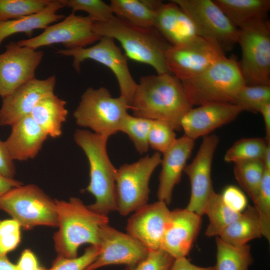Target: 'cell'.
<instances>
[{
  "label": "cell",
  "mask_w": 270,
  "mask_h": 270,
  "mask_svg": "<svg viewBox=\"0 0 270 270\" xmlns=\"http://www.w3.org/2000/svg\"><path fill=\"white\" fill-rule=\"evenodd\" d=\"M21 226L14 219L0 220V256L16 248L20 242Z\"/></svg>",
  "instance_id": "cell-41"
},
{
  "label": "cell",
  "mask_w": 270,
  "mask_h": 270,
  "mask_svg": "<svg viewBox=\"0 0 270 270\" xmlns=\"http://www.w3.org/2000/svg\"><path fill=\"white\" fill-rule=\"evenodd\" d=\"M55 202L58 230L53 238L58 256L75 258L81 245L98 246L99 230L101 226L108 224V216L92 211L79 198Z\"/></svg>",
  "instance_id": "cell-2"
},
{
  "label": "cell",
  "mask_w": 270,
  "mask_h": 270,
  "mask_svg": "<svg viewBox=\"0 0 270 270\" xmlns=\"http://www.w3.org/2000/svg\"><path fill=\"white\" fill-rule=\"evenodd\" d=\"M264 170L261 160L234 164V173L235 178L252 200L256 196Z\"/></svg>",
  "instance_id": "cell-31"
},
{
  "label": "cell",
  "mask_w": 270,
  "mask_h": 270,
  "mask_svg": "<svg viewBox=\"0 0 270 270\" xmlns=\"http://www.w3.org/2000/svg\"><path fill=\"white\" fill-rule=\"evenodd\" d=\"M181 82L193 106L234 104L246 84L239 62L226 56L198 76Z\"/></svg>",
  "instance_id": "cell-5"
},
{
  "label": "cell",
  "mask_w": 270,
  "mask_h": 270,
  "mask_svg": "<svg viewBox=\"0 0 270 270\" xmlns=\"http://www.w3.org/2000/svg\"><path fill=\"white\" fill-rule=\"evenodd\" d=\"M94 22L88 16L72 12L61 22L46 28L40 34L16 42L34 50L55 44H62L68 50L85 48L102 38L94 32Z\"/></svg>",
  "instance_id": "cell-13"
},
{
  "label": "cell",
  "mask_w": 270,
  "mask_h": 270,
  "mask_svg": "<svg viewBox=\"0 0 270 270\" xmlns=\"http://www.w3.org/2000/svg\"><path fill=\"white\" fill-rule=\"evenodd\" d=\"M23 184L14 178H9L0 174V197L11 189L22 185Z\"/></svg>",
  "instance_id": "cell-46"
},
{
  "label": "cell",
  "mask_w": 270,
  "mask_h": 270,
  "mask_svg": "<svg viewBox=\"0 0 270 270\" xmlns=\"http://www.w3.org/2000/svg\"><path fill=\"white\" fill-rule=\"evenodd\" d=\"M0 270H16V264L11 262L6 256H0Z\"/></svg>",
  "instance_id": "cell-48"
},
{
  "label": "cell",
  "mask_w": 270,
  "mask_h": 270,
  "mask_svg": "<svg viewBox=\"0 0 270 270\" xmlns=\"http://www.w3.org/2000/svg\"><path fill=\"white\" fill-rule=\"evenodd\" d=\"M194 146V140L184 135L176 138L163 153L157 196L167 205L172 202L173 190L180 180Z\"/></svg>",
  "instance_id": "cell-22"
},
{
  "label": "cell",
  "mask_w": 270,
  "mask_h": 270,
  "mask_svg": "<svg viewBox=\"0 0 270 270\" xmlns=\"http://www.w3.org/2000/svg\"><path fill=\"white\" fill-rule=\"evenodd\" d=\"M16 270H46L39 264L34 253L30 249H25L21 254L18 263Z\"/></svg>",
  "instance_id": "cell-44"
},
{
  "label": "cell",
  "mask_w": 270,
  "mask_h": 270,
  "mask_svg": "<svg viewBox=\"0 0 270 270\" xmlns=\"http://www.w3.org/2000/svg\"><path fill=\"white\" fill-rule=\"evenodd\" d=\"M64 7L72 8V12L84 11L94 22H104L114 14L110 4L101 0H60Z\"/></svg>",
  "instance_id": "cell-37"
},
{
  "label": "cell",
  "mask_w": 270,
  "mask_h": 270,
  "mask_svg": "<svg viewBox=\"0 0 270 270\" xmlns=\"http://www.w3.org/2000/svg\"><path fill=\"white\" fill-rule=\"evenodd\" d=\"M66 103L52 93L40 100L30 116L48 136L57 138L62 134V124L68 114Z\"/></svg>",
  "instance_id": "cell-25"
},
{
  "label": "cell",
  "mask_w": 270,
  "mask_h": 270,
  "mask_svg": "<svg viewBox=\"0 0 270 270\" xmlns=\"http://www.w3.org/2000/svg\"><path fill=\"white\" fill-rule=\"evenodd\" d=\"M228 208L224 202L221 194L215 192L208 199L204 210L209 224L205 234L208 237L219 236L224 230L240 214Z\"/></svg>",
  "instance_id": "cell-30"
},
{
  "label": "cell",
  "mask_w": 270,
  "mask_h": 270,
  "mask_svg": "<svg viewBox=\"0 0 270 270\" xmlns=\"http://www.w3.org/2000/svg\"><path fill=\"white\" fill-rule=\"evenodd\" d=\"M167 206L158 200L136 210L128 220L127 234L148 250L160 248L170 212Z\"/></svg>",
  "instance_id": "cell-18"
},
{
  "label": "cell",
  "mask_w": 270,
  "mask_h": 270,
  "mask_svg": "<svg viewBox=\"0 0 270 270\" xmlns=\"http://www.w3.org/2000/svg\"><path fill=\"white\" fill-rule=\"evenodd\" d=\"M0 210L11 216L24 230L38 226H58L55 200L34 184L14 188L1 196Z\"/></svg>",
  "instance_id": "cell-7"
},
{
  "label": "cell",
  "mask_w": 270,
  "mask_h": 270,
  "mask_svg": "<svg viewBox=\"0 0 270 270\" xmlns=\"http://www.w3.org/2000/svg\"><path fill=\"white\" fill-rule=\"evenodd\" d=\"M262 232L260 218L254 207L246 206L244 212L229 224L218 236L224 242L236 246L246 244L260 238Z\"/></svg>",
  "instance_id": "cell-27"
},
{
  "label": "cell",
  "mask_w": 270,
  "mask_h": 270,
  "mask_svg": "<svg viewBox=\"0 0 270 270\" xmlns=\"http://www.w3.org/2000/svg\"><path fill=\"white\" fill-rule=\"evenodd\" d=\"M11 126V132L4 142L12 159L23 161L34 158L48 135L30 115Z\"/></svg>",
  "instance_id": "cell-23"
},
{
  "label": "cell",
  "mask_w": 270,
  "mask_h": 270,
  "mask_svg": "<svg viewBox=\"0 0 270 270\" xmlns=\"http://www.w3.org/2000/svg\"><path fill=\"white\" fill-rule=\"evenodd\" d=\"M201 216L184 209L170 211L161 248L174 258L186 257L199 232Z\"/></svg>",
  "instance_id": "cell-20"
},
{
  "label": "cell",
  "mask_w": 270,
  "mask_h": 270,
  "mask_svg": "<svg viewBox=\"0 0 270 270\" xmlns=\"http://www.w3.org/2000/svg\"><path fill=\"white\" fill-rule=\"evenodd\" d=\"M220 194L225 204L234 212H242L247 206L246 196L236 186H228Z\"/></svg>",
  "instance_id": "cell-42"
},
{
  "label": "cell",
  "mask_w": 270,
  "mask_h": 270,
  "mask_svg": "<svg viewBox=\"0 0 270 270\" xmlns=\"http://www.w3.org/2000/svg\"><path fill=\"white\" fill-rule=\"evenodd\" d=\"M219 141L218 136L214 134L203 137L196 156L184 170L190 184V196L186 208L201 216L204 214L208 199L214 192L212 180V166Z\"/></svg>",
  "instance_id": "cell-14"
},
{
  "label": "cell",
  "mask_w": 270,
  "mask_h": 270,
  "mask_svg": "<svg viewBox=\"0 0 270 270\" xmlns=\"http://www.w3.org/2000/svg\"><path fill=\"white\" fill-rule=\"evenodd\" d=\"M192 108L181 81L170 73L141 76L130 104L133 116L163 122L176 131Z\"/></svg>",
  "instance_id": "cell-1"
},
{
  "label": "cell",
  "mask_w": 270,
  "mask_h": 270,
  "mask_svg": "<svg viewBox=\"0 0 270 270\" xmlns=\"http://www.w3.org/2000/svg\"><path fill=\"white\" fill-rule=\"evenodd\" d=\"M232 23L240 28L268 18L270 0H213Z\"/></svg>",
  "instance_id": "cell-26"
},
{
  "label": "cell",
  "mask_w": 270,
  "mask_h": 270,
  "mask_svg": "<svg viewBox=\"0 0 270 270\" xmlns=\"http://www.w3.org/2000/svg\"><path fill=\"white\" fill-rule=\"evenodd\" d=\"M187 14L198 35L216 42L224 52L237 44L238 28L213 0H172Z\"/></svg>",
  "instance_id": "cell-12"
},
{
  "label": "cell",
  "mask_w": 270,
  "mask_h": 270,
  "mask_svg": "<svg viewBox=\"0 0 270 270\" xmlns=\"http://www.w3.org/2000/svg\"><path fill=\"white\" fill-rule=\"evenodd\" d=\"M242 112L235 104H208L190 108L182 118L184 135L195 140L236 118Z\"/></svg>",
  "instance_id": "cell-19"
},
{
  "label": "cell",
  "mask_w": 270,
  "mask_h": 270,
  "mask_svg": "<svg viewBox=\"0 0 270 270\" xmlns=\"http://www.w3.org/2000/svg\"><path fill=\"white\" fill-rule=\"evenodd\" d=\"M54 76L40 80L36 78L2 98L0 108V126H10L30 116L36 104L54 93Z\"/></svg>",
  "instance_id": "cell-17"
},
{
  "label": "cell",
  "mask_w": 270,
  "mask_h": 270,
  "mask_svg": "<svg viewBox=\"0 0 270 270\" xmlns=\"http://www.w3.org/2000/svg\"><path fill=\"white\" fill-rule=\"evenodd\" d=\"M260 222L262 236L270 240V170H266L256 197L252 200Z\"/></svg>",
  "instance_id": "cell-36"
},
{
  "label": "cell",
  "mask_w": 270,
  "mask_h": 270,
  "mask_svg": "<svg viewBox=\"0 0 270 270\" xmlns=\"http://www.w3.org/2000/svg\"><path fill=\"white\" fill-rule=\"evenodd\" d=\"M268 142L260 138H246L236 142L226 152L224 160L234 164L261 160Z\"/></svg>",
  "instance_id": "cell-32"
},
{
  "label": "cell",
  "mask_w": 270,
  "mask_h": 270,
  "mask_svg": "<svg viewBox=\"0 0 270 270\" xmlns=\"http://www.w3.org/2000/svg\"><path fill=\"white\" fill-rule=\"evenodd\" d=\"M64 8L60 0H51L42 11L16 20L0 22V46L3 40L12 34L24 32L30 36L34 30L44 28L54 22L64 18V16L57 14Z\"/></svg>",
  "instance_id": "cell-24"
},
{
  "label": "cell",
  "mask_w": 270,
  "mask_h": 270,
  "mask_svg": "<svg viewBox=\"0 0 270 270\" xmlns=\"http://www.w3.org/2000/svg\"><path fill=\"white\" fill-rule=\"evenodd\" d=\"M100 252L98 246L90 245L84 253L73 258H66L57 256L52 267L46 270H85L98 256Z\"/></svg>",
  "instance_id": "cell-39"
},
{
  "label": "cell",
  "mask_w": 270,
  "mask_h": 270,
  "mask_svg": "<svg viewBox=\"0 0 270 270\" xmlns=\"http://www.w3.org/2000/svg\"><path fill=\"white\" fill-rule=\"evenodd\" d=\"M94 28L102 37L118 41L128 58L150 66L157 74L170 73L165 54L170 45L154 28L136 26L114 16L107 22H94Z\"/></svg>",
  "instance_id": "cell-3"
},
{
  "label": "cell",
  "mask_w": 270,
  "mask_h": 270,
  "mask_svg": "<svg viewBox=\"0 0 270 270\" xmlns=\"http://www.w3.org/2000/svg\"><path fill=\"white\" fill-rule=\"evenodd\" d=\"M145 2L154 11V28L170 46L183 44L199 36L192 20L172 0L168 3L152 0Z\"/></svg>",
  "instance_id": "cell-21"
},
{
  "label": "cell",
  "mask_w": 270,
  "mask_h": 270,
  "mask_svg": "<svg viewBox=\"0 0 270 270\" xmlns=\"http://www.w3.org/2000/svg\"><path fill=\"white\" fill-rule=\"evenodd\" d=\"M174 260L162 248L149 250L144 258L124 270H170Z\"/></svg>",
  "instance_id": "cell-40"
},
{
  "label": "cell",
  "mask_w": 270,
  "mask_h": 270,
  "mask_svg": "<svg viewBox=\"0 0 270 270\" xmlns=\"http://www.w3.org/2000/svg\"><path fill=\"white\" fill-rule=\"evenodd\" d=\"M0 174L9 178H14L16 174V168L14 160L9 154L4 142L0 140Z\"/></svg>",
  "instance_id": "cell-43"
},
{
  "label": "cell",
  "mask_w": 270,
  "mask_h": 270,
  "mask_svg": "<svg viewBox=\"0 0 270 270\" xmlns=\"http://www.w3.org/2000/svg\"><path fill=\"white\" fill-rule=\"evenodd\" d=\"M98 239L100 254L85 270H95L110 264L132 266L144 258L149 250L128 234L108 224L100 228Z\"/></svg>",
  "instance_id": "cell-16"
},
{
  "label": "cell",
  "mask_w": 270,
  "mask_h": 270,
  "mask_svg": "<svg viewBox=\"0 0 270 270\" xmlns=\"http://www.w3.org/2000/svg\"><path fill=\"white\" fill-rule=\"evenodd\" d=\"M153 120L135 116L128 114L124 118L120 132L128 135L140 154L148 152V138Z\"/></svg>",
  "instance_id": "cell-33"
},
{
  "label": "cell",
  "mask_w": 270,
  "mask_h": 270,
  "mask_svg": "<svg viewBox=\"0 0 270 270\" xmlns=\"http://www.w3.org/2000/svg\"><path fill=\"white\" fill-rule=\"evenodd\" d=\"M214 40L198 36L184 44L170 46L165 60L170 74L181 82L194 78L225 56Z\"/></svg>",
  "instance_id": "cell-11"
},
{
  "label": "cell",
  "mask_w": 270,
  "mask_h": 270,
  "mask_svg": "<svg viewBox=\"0 0 270 270\" xmlns=\"http://www.w3.org/2000/svg\"><path fill=\"white\" fill-rule=\"evenodd\" d=\"M270 102V86L245 84L240 90L234 104L242 112L258 113L261 108Z\"/></svg>",
  "instance_id": "cell-35"
},
{
  "label": "cell",
  "mask_w": 270,
  "mask_h": 270,
  "mask_svg": "<svg viewBox=\"0 0 270 270\" xmlns=\"http://www.w3.org/2000/svg\"><path fill=\"white\" fill-rule=\"evenodd\" d=\"M56 53L73 58L72 66L76 72L80 70L82 62L93 60L108 68L118 81L120 96L130 104L137 83L134 80L128 68V58L110 38L102 36L96 43L90 47L74 49H58Z\"/></svg>",
  "instance_id": "cell-10"
},
{
  "label": "cell",
  "mask_w": 270,
  "mask_h": 270,
  "mask_svg": "<svg viewBox=\"0 0 270 270\" xmlns=\"http://www.w3.org/2000/svg\"><path fill=\"white\" fill-rule=\"evenodd\" d=\"M262 161L266 170H270V142H268Z\"/></svg>",
  "instance_id": "cell-49"
},
{
  "label": "cell",
  "mask_w": 270,
  "mask_h": 270,
  "mask_svg": "<svg viewBox=\"0 0 270 270\" xmlns=\"http://www.w3.org/2000/svg\"><path fill=\"white\" fill-rule=\"evenodd\" d=\"M130 108L126 98L112 97L106 88L90 87L82 95L73 115L78 126L108 138L120 132Z\"/></svg>",
  "instance_id": "cell-6"
},
{
  "label": "cell",
  "mask_w": 270,
  "mask_h": 270,
  "mask_svg": "<svg viewBox=\"0 0 270 270\" xmlns=\"http://www.w3.org/2000/svg\"><path fill=\"white\" fill-rule=\"evenodd\" d=\"M262 116L266 130V140L270 142V102L264 106L260 112Z\"/></svg>",
  "instance_id": "cell-47"
},
{
  "label": "cell",
  "mask_w": 270,
  "mask_h": 270,
  "mask_svg": "<svg viewBox=\"0 0 270 270\" xmlns=\"http://www.w3.org/2000/svg\"><path fill=\"white\" fill-rule=\"evenodd\" d=\"M216 270H248L252 262L250 248L248 244L236 246L216 237Z\"/></svg>",
  "instance_id": "cell-28"
},
{
  "label": "cell",
  "mask_w": 270,
  "mask_h": 270,
  "mask_svg": "<svg viewBox=\"0 0 270 270\" xmlns=\"http://www.w3.org/2000/svg\"><path fill=\"white\" fill-rule=\"evenodd\" d=\"M161 154L156 152L130 164H124L116 170V192L117 210L126 216L147 204L150 190L149 181L160 164Z\"/></svg>",
  "instance_id": "cell-9"
},
{
  "label": "cell",
  "mask_w": 270,
  "mask_h": 270,
  "mask_svg": "<svg viewBox=\"0 0 270 270\" xmlns=\"http://www.w3.org/2000/svg\"><path fill=\"white\" fill-rule=\"evenodd\" d=\"M44 56L42 50L11 42L0 54V96L2 98L35 78Z\"/></svg>",
  "instance_id": "cell-15"
},
{
  "label": "cell",
  "mask_w": 270,
  "mask_h": 270,
  "mask_svg": "<svg viewBox=\"0 0 270 270\" xmlns=\"http://www.w3.org/2000/svg\"><path fill=\"white\" fill-rule=\"evenodd\" d=\"M51 0H0V22L16 20L43 10Z\"/></svg>",
  "instance_id": "cell-34"
},
{
  "label": "cell",
  "mask_w": 270,
  "mask_h": 270,
  "mask_svg": "<svg viewBox=\"0 0 270 270\" xmlns=\"http://www.w3.org/2000/svg\"><path fill=\"white\" fill-rule=\"evenodd\" d=\"M170 270H216L214 266L201 267L192 264L186 257L175 258Z\"/></svg>",
  "instance_id": "cell-45"
},
{
  "label": "cell",
  "mask_w": 270,
  "mask_h": 270,
  "mask_svg": "<svg viewBox=\"0 0 270 270\" xmlns=\"http://www.w3.org/2000/svg\"><path fill=\"white\" fill-rule=\"evenodd\" d=\"M239 62L247 85L270 86V22L268 18L252 22L238 28Z\"/></svg>",
  "instance_id": "cell-8"
},
{
  "label": "cell",
  "mask_w": 270,
  "mask_h": 270,
  "mask_svg": "<svg viewBox=\"0 0 270 270\" xmlns=\"http://www.w3.org/2000/svg\"><path fill=\"white\" fill-rule=\"evenodd\" d=\"M108 138L81 129L76 130L74 135L75 142L83 150L88 161L90 182L86 190L94 197L96 200L88 207L94 212L105 215L117 210V169L108 154Z\"/></svg>",
  "instance_id": "cell-4"
},
{
  "label": "cell",
  "mask_w": 270,
  "mask_h": 270,
  "mask_svg": "<svg viewBox=\"0 0 270 270\" xmlns=\"http://www.w3.org/2000/svg\"><path fill=\"white\" fill-rule=\"evenodd\" d=\"M110 5L116 16L136 26L154 28V11L144 0H111Z\"/></svg>",
  "instance_id": "cell-29"
},
{
  "label": "cell",
  "mask_w": 270,
  "mask_h": 270,
  "mask_svg": "<svg viewBox=\"0 0 270 270\" xmlns=\"http://www.w3.org/2000/svg\"><path fill=\"white\" fill-rule=\"evenodd\" d=\"M174 130L168 124L153 120L148 142L156 152L164 153L176 139Z\"/></svg>",
  "instance_id": "cell-38"
}]
</instances>
